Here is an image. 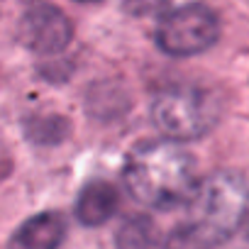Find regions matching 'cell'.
Wrapping results in <instances>:
<instances>
[{
  "mask_svg": "<svg viewBox=\"0 0 249 249\" xmlns=\"http://www.w3.org/2000/svg\"><path fill=\"white\" fill-rule=\"evenodd\" d=\"M132 198L154 210H171L198 188L193 157L171 140H149L132 147L122 171Z\"/></svg>",
  "mask_w": 249,
  "mask_h": 249,
  "instance_id": "obj_1",
  "label": "cell"
},
{
  "mask_svg": "<svg viewBox=\"0 0 249 249\" xmlns=\"http://www.w3.org/2000/svg\"><path fill=\"white\" fill-rule=\"evenodd\" d=\"M188 208L191 227H196L210 244L225 242L239 230L249 213V186L237 174H213L198 183Z\"/></svg>",
  "mask_w": 249,
  "mask_h": 249,
  "instance_id": "obj_2",
  "label": "cell"
},
{
  "mask_svg": "<svg viewBox=\"0 0 249 249\" xmlns=\"http://www.w3.org/2000/svg\"><path fill=\"white\" fill-rule=\"evenodd\" d=\"M220 115L215 93L200 86H171L152 103L154 124L169 140H196L208 135Z\"/></svg>",
  "mask_w": 249,
  "mask_h": 249,
  "instance_id": "obj_3",
  "label": "cell"
},
{
  "mask_svg": "<svg viewBox=\"0 0 249 249\" xmlns=\"http://www.w3.org/2000/svg\"><path fill=\"white\" fill-rule=\"evenodd\" d=\"M220 35L217 18L210 8L191 3L166 13L157 27V44L171 56H196L215 44Z\"/></svg>",
  "mask_w": 249,
  "mask_h": 249,
  "instance_id": "obj_4",
  "label": "cell"
},
{
  "mask_svg": "<svg viewBox=\"0 0 249 249\" xmlns=\"http://www.w3.org/2000/svg\"><path fill=\"white\" fill-rule=\"evenodd\" d=\"M71 35H73V27L69 18L52 5H37L27 10L18 27L20 42L35 54H56L66 49L71 42Z\"/></svg>",
  "mask_w": 249,
  "mask_h": 249,
  "instance_id": "obj_5",
  "label": "cell"
},
{
  "mask_svg": "<svg viewBox=\"0 0 249 249\" xmlns=\"http://www.w3.org/2000/svg\"><path fill=\"white\" fill-rule=\"evenodd\" d=\"M66 234V222L61 213L47 210L25 220L10 237L8 249H59Z\"/></svg>",
  "mask_w": 249,
  "mask_h": 249,
  "instance_id": "obj_6",
  "label": "cell"
},
{
  "mask_svg": "<svg viewBox=\"0 0 249 249\" xmlns=\"http://www.w3.org/2000/svg\"><path fill=\"white\" fill-rule=\"evenodd\" d=\"M117 191L107 181H90L76 198V217L86 227H95L107 222L117 210Z\"/></svg>",
  "mask_w": 249,
  "mask_h": 249,
  "instance_id": "obj_7",
  "label": "cell"
},
{
  "mask_svg": "<svg viewBox=\"0 0 249 249\" xmlns=\"http://www.w3.org/2000/svg\"><path fill=\"white\" fill-rule=\"evenodd\" d=\"M157 227L147 215H132L127 217L117 234H115V244L117 249H154L157 247Z\"/></svg>",
  "mask_w": 249,
  "mask_h": 249,
  "instance_id": "obj_8",
  "label": "cell"
},
{
  "mask_svg": "<svg viewBox=\"0 0 249 249\" xmlns=\"http://www.w3.org/2000/svg\"><path fill=\"white\" fill-rule=\"evenodd\" d=\"M120 8L132 18H152L161 15L169 8V0H117Z\"/></svg>",
  "mask_w": 249,
  "mask_h": 249,
  "instance_id": "obj_9",
  "label": "cell"
},
{
  "mask_svg": "<svg viewBox=\"0 0 249 249\" xmlns=\"http://www.w3.org/2000/svg\"><path fill=\"white\" fill-rule=\"evenodd\" d=\"M81 3H90V0H81Z\"/></svg>",
  "mask_w": 249,
  "mask_h": 249,
  "instance_id": "obj_10",
  "label": "cell"
}]
</instances>
